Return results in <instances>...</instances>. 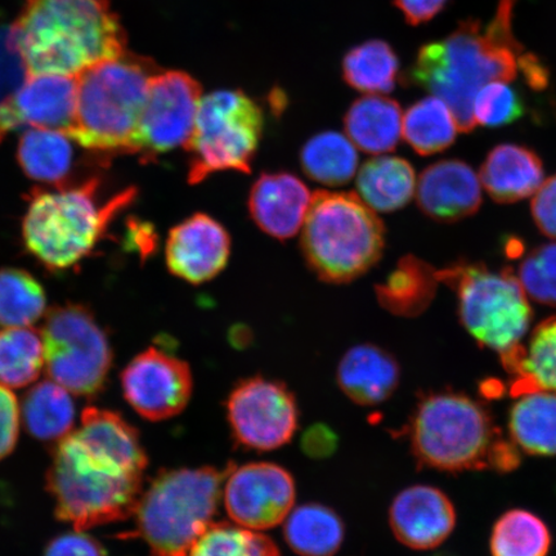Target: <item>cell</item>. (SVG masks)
<instances>
[{
    "instance_id": "cell-1",
    "label": "cell",
    "mask_w": 556,
    "mask_h": 556,
    "mask_svg": "<svg viewBox=\"0 0 556 556\" xmlns=\"http://www.w3.org/2000/svg\"><path fill=\"white\" fill-rule=\"evenodd\" d=\"M148 467L135 427L119 414L87 407L80 426L53 450L47 489L55 516L76 531L134 517Z\"/></svg>"
},
{
    "instance_id": "cell-2",
    "label": "cell",
    "mask_w": 556,
    "mask_h": 556,
    "mask_svg": "<svg viewBox=\"0 0 556 556\" xmlns=\"http://www.w3.org/2000/svg\"><path fill=\"white\" fill-rule=\"evenodd\" d=\"M517 0H498L490 24L464 20L442 40L424 45L408 72L412 85L446 102L458 131L476 128L472 104L491 81H511L521 73L526 54L513 33Z\"/></svg>"
},
{
    "instance_id": "cell-3",
    "label": "cell",
    "mask_w": 556,
    "mask_h": 556,
    "mask_svg": "<svg viewBox=\"0 0 556 556\" xmlns=\"http://www.w3.org/2000/svg\"><path fill=\"white\" fill-rule=\"evenodd\" d=\"M12 29L30 74L76 78L127 51L110 0H25Z\"/></svg>"
},
{
    "instance_id": "cell-4",
    "label": "cell",
    "mask_w": 556,
    "mask_h": 556,
    "mask_svg": "<svg viewBox=\"0 0 556 556\" xmlns=\"http://www.w3.org/2000/svg\"><path fill=\"white\" fill-rule=\"evenodd\" d=\"M407 435L421 468L510 472L520 464V451L506 440L491 409L462 392L424 394L416 403Z\"/></svg>"
},
{
    "instance_id": "cell-5",
    "label": "cell",
    "mask_w": 556,
    "mask_h": 556,
    "mask_svg": "<svg viewBox=\"0 0 556 556\" xmlns=\"http://www.w3.org/2000/svg\"><path fill=\"white\" fill-rule=\"evenodd\" d=\"M154 62L125 51L76 76V110L66 134L81 148L134 154Z\"/></svg>"
},
{
    "instance_id": "cell-6",
    "label": "cell",
    "mask_w": 556,
    "mask_h": 556,
    "mask_svg": "<svg viewBox=\"0 0 556 556\" xmlns=\"http://www.w3.org/2000/svg\"><path fill=\"white\" fill-rule=\"evenodd\" d=\"M99 180L79 186L34 189L23 220L25 247L43 266L64 270L76 266L92 252L110 220L131 204L136 190L129 189L100 205Z\"/></svg>"
},
{
    "instance_id": "cell-7",
    "label": "cell",
    "mask_w": 556,
    "mask_h": 556,
    "mask_svg": "<svg viewBox=\"0 0 556 556\" xmlns=\"http://www.w3.org/2000/svg\"><path fill=\"white\" fill-rule=\"evenodd\" d=\"M229 465L159 472L138 500L131 538L142 539L150 556H189L194 542L217 516Z\"/></svg>"
},
{
    "instance_id": "cell-8",
    "label": "cell",
    "mask_w": 556,
    "mask_h": 556,
    "mask_svg": "<svg viewBox=\"0 0 556 556\" xmlns=\"http://www.w3.org/2000/svg\"><path fill=\"white\" fill-rule=\"evenodd\" d=\"M386 228L357 194L318 191L302 227V252L323 281L357 280L379 262Z\"/></svg>"
},
{
    "instance_id": "cell-9",
    "label": "cell",
    "mask_w": 556,
    "mask_h": 556,
    "mask_svg": "<svg viewBox=\"0 0 556 556\" xmlns=\"http://www.w3.org/2000/svg\"><path fill=\"white\" fill-rule=\"evenodd\" d=\"M438 278L456 291L462 323L477 343L500 357L521 344L532 309L510 268L493 273L482 264L462 263L438 270Z\"/></svg>"
},
{
    "instance_id": "cell-10",
    "label": "cell",
    "mask_w": 556,
    "mask_h": 556,
    "mask_svg": "<svg viewBox=\"0 0 556 556\" xmlns=\"http://www.w3.org/2000/svg\"><path fill=\"white\" fill-rule=\"evenodd\" d=\"M263 129L262 108L242 90H217L203 97L186 146L189 184L199 185L220 172L252 173Z\"/></svg>"
},
{
    "instance_id": "cell-11",
    "label": "cell",
    "mask_w": 556,
    "mask_h": 556,
    "mask_svg": "<svg viewBox=\"0 0 556 556\" xmlns=\"http://www.w3.org/2000/svg\"><path fill=\"white\" fill-rule=\"evenodd\" d=\"M41 337L48 379L78 397H94L106 384L113 351L92 312L79 304L54 307Z\"/></svg>"
},
{
    "instance_id": "cell-12",
    "label": "cell",
    "mask_w": 556,
    "mask_h": 556,
    "mask_svg": "<svg viewBox=\"0 0 556 556\" xmlns=\"http://www.w3.org/2000/svg\"><path fill=\"white\" fill-rule=\"evenodd\" d=\"M200 83L190 74L169 70L151 79L134 154L143 162L189 144L203 99Z\"/></svg>"
},
{
    "instance_id": "cell-13",
    "label": "cell",
    "mask_w": 556,
    "mask_h": 556,
    "mask_svg": "<svg viewBox=\"0 0 556 556\" xmlns=\"http://www.w3.org/2000/svg\"><path fill=\"white\" fill-rule=\"evenodd\" d=\"M227 420L235 441L254 451H274L293 440L299 422L294 394L281 381L241 380L227 399Z\"/></svg>"
},
{
    "instance_id": "cell-14",
    "label": "cell",
    "mask_w": 556,
    "mask_h": 556,
    "mask_svg": "<svg viewBox=\"0 0 556 556\" xmlns=\"http://www.w3.org/2000/svg\"><path fill=\"white\" fill-rule=\"evenodd\" d=\"M295 497V481L287 469L274 463H250L231 465L222 502L235 525L264 532L283 523Z\"/></svg>"
},
{
    "instance_id": "cell-15",
    "label": "cell",
    "mask_w": 556,
    "mask_h": 556,
    "mask_svg": "<svg viewBox=\"0 0 556 556\" xmlns=\"http://www.w3.org/2000/svg\"><path fill=\"white\" fill-rule=\"evenodd\" d=\"M124 399L149 421H164L184 413L193 391L189 364L149 348L139 353L121 375Z\"/></svg>"
},
{
    "instance_id": "cell-16",
    "label": "cell",
    "mask_w": 556,
    "mask_h": 556,
    "mask_svg": "<svg viewBox=\"0 0 556 556\" xmlns=\"http://www.w3.org/2000/svg\"><path fill=\"white\" fill-rule=\"evenodd\" d=\"M231 238L227 229L205 213H197L172 228L165 258L170 273L200 285L213 280L227 266Z\"/></svg>"
},
{
    "instance_id": "cell-17",
    "label": "cell",
    "mask_w": 556,
    "mask_h": 556,
    "mask_svg": "<svg viewBox=\"0 0 556 556\" xmlns=\"http://www.w3.org/2000/svg\"><path fill=\"white\" fill-rule=\"evenodd\" d=\"M456 520L455 505L446 493L427 484L407 486L389 509L394 538L417 552L440 547L454 532Z\"/></svg>"
},
{
    "instance_id": "cell-18",
    "label": "cell",
    "mask_w": 556,
    "mask_h": 556,
    "mask_svg": "<svg viewBox=\"0 0 556 556\" xmlns=\"http://www.w3.org/2000/svg\"><path fill=\"white\" fill-rule=\"evenodd\" d=\"M76 110V78L60 74H30L10 102L0 104V124L7 131L30 128L68 131Z\"/></svg>"
},
{
    "instance_id": "cell-19",
    "label": "cell",
    "mask_w": 556,
    "mask_h": 556,
    "mask_svg": "<svg viewBox=\"0 0 556 556\" xmlns=\"http://www.w3.org/2000/svg\"><path fill=\"white\" fill-rule=\"evenodd\" d=\"M313 194L288 172L263 173L249 193V213L270 238L288 240L301 231Z\"/></svg>"
},
{
    "instance_id": "cell-20",
    "label": "cell",
    "mask_w": 556,
    "mask_h": 556,
    "mask_svg": "<svg viewBox=\"0 0 556 556\" xmlns=\"http://www.w3.org/2000/svg\"><path fill=\"white\" fill-rule=\"evenodd\" d=\"M416 197L428 217L440 222L460 220L481 206V179L468 164L444 160L422 172Z\"/></svg>"
},
{
    "instance_id": "cell-21",
    "label": "cell",
    "mask_w": 556,
    "mask_h": 556,
    "mask_svg": "<svg viewBox=\"0 0 556 556\" xmlns=\"http://www.w3.org/2000/svg\"><path fill=\"white\" fill-rule=\"evenodd\" d=\"M339 388L359 406H378L392 397L401 381V367L393 354L374 344L346 351L337 370Z\"/></svg>"
},
{
    "instance_id": "cell-22",
    "label": "cell",
    "mask_w": 556,
    "mask_h": 556,
    "mask_svg": "<svg viewBox=\"0 0 556 556\" xmlns=\"http://www.w3.org/2000/svg\"><path fill=\"white\" fill-rule=\"evenodd\" d=\"M481 182L497 203H516L536 193L544 182V168L539 156L523 146L500 144L485 159Z\"/></svg>"
},
{
    "instance_id": "cell-23",
    "label": "cell",
    "mask_w": 556,
    "mask_h": 556,
    "mask_svg": "<svg viewBox=\"0 0 556 556\" xmlns=\"http://www.w3.org/2000/svg\"><path fill=\"white\" fill-rule=\"evenodd\" d=\"M510 375V394L547 391L556 393V316L533 330L526 344L500 357Z\"/></svg>"
},
{
    "instance_id": "cell-24",
    "label": "cell",
    "mask_w": 556,
    "mask_h": 556,
    "mask_svg": "<svg viewBox=\"0 0 556 556\" xmlns=\"http://www.w3.org/2000/svg\"><path fill=\"white\" fill-rule=\"evenodd\" d=\"M402 123L399 102L381 94L361 97L344 117L346 137L370 155L387 154L397 148Z\"/></svg>"
},
{
    "instance_id": "cell-25",
    "label": "cell",
    "mask_w": 556,
    "mask_h": 556,
    "mask_svg": "<svg viewBox=\"0 0 556 556\" xmlns=\"http://www.w3.org/2000/svg\"><path fill=\"white\" fill-rule=\"evenodd\" d=\"M514 399L507 415L514 446L531 456H556V393L536 391Z\"/></svg>"
},
{
    "instance_id": "cell-26",
    "label": "cell",
    "mask_w": 556,
    "mask_h": 556,
    "mask_svg": "<svg viewBox=\"0 0 556 556\" xmlns=\"http://www.w3.org/2000/svg\"><path fill=\"white\" fill-rule=\"evenodd\" d=\"M74 142L64 130L27 129L17 148L21 169L37 182L68 186L74 166Z\"/></svg>"
},
{
    "instance_id": "cell-27",
    "label": "cell",
    "mask_w": 556,
    "mask_h": 556,
    "mask_svg": "<svg viewBox=\"0 0 556 556\" xmlns=\"http://www.w3.org/2000/svg\"><path fill=\"white\" fill-rule=\"evenodd\" d=\"M20 412L27 432L41 442L58 443L75 429L72 393L51 379L38 382L26 393Z\"/></svg>"
},
{
    "instance_id": "cell-28",
    "label": "cell",
    "mask_w": 556,
    "mask_h": 556,
    "mask_svg": "<svg viewBox=\"0 0 556 556\" xmlns=\"http://www.w3.org/2000/svg\"><path fill=\"white\" fill-rule=\"evenodd\" d=\"M358 197L374 212L391 213L409 203L416 191L415 170L405 159L368 160L357 176Z\"/></svg>"
},
{
    "instance_id": "cell-29",
    "label": "cell",
    "mask_w": 556,
    "mask_h": 556,
    "mask_svg": "<svg viewBox=\"0 0 556 556\" xmlns=\"http://www.w3.org/2000/svg\"><path fill=\"white\" fill-rule=\"evenodd\" d=\"M282 525L285 541L301 556H333L345 538L342 518L321 504L294 507Z\"/></svg>"
},
{
    "instance_id": "cell-30",
    "label": "cell",
    "mask_w": 556,
    "mask_h": 556,
    "mask_svg": "<svg viewBox=\"0 0 556 556\" xmlns=\"http://www.w3.org/2000/svg\"><path fill=\"white\" fill-rule=\"evenodd\" d=\"M438 282V270L415 256H405L387 281L378 285V301L395 316H419L432 303Z\"/></svg>"
},
{
    "instance_id": "cell-31",
    "label": "cell",
    "mask_w": 556,
    "mask_h": 556,
    "mask_svg": "<svg viewBox=\"0 0 556 556\" xmlns=\"http://www.w3.org/2000/svg\"><path fill=\"white\" fill-rule=\"evenodd\" d=\"M343 79L348 86L366 94L392 92L399 83L400 60L384 40H368L344 55Z\"/></svg>"
},
{
    "instance_id": "cell-32",
    "label": "cell",
    "mask_w": 556,
    "mask_h": 556,
    "mask_svg": "<svg viewBox=\"0 0 556 556\" xmlns=\"http://www.w3.org/2000/svg\"><path fill=\"white\" fill-rule=\"evenodd\" d=\"M302 169L317 184L344 186L358 168L356 146L338 131L313 136L301 151Z\"/></svg>"
},
{
    "instance_id": "cell-33",
    "label": "cell",
    "mask_w": 556,
    "mask_h": 556,
    "mask_svg": "<svg viewBox=\"0 0 556 556\" xmlns=\"http://www.w3.org/2000/svg\"><path fill=\"white\" fill-rule=\"evenodd\" d=\"M457 130L451 109L435 96L416 102L403 116L402 135L421 156L448 149L455 141Z\"/></svg>"
},
{
    "instance_id": "cell-34",
    "label": "cell",
    "mask_w": 556,
    "mask_h": 556,
    "mask_svg": "<svg viewBox=\"0 0 556 556\" xmlns=\"http://www.w3.org/2000/svg\"><path fill=\"white\" fill-rule=\"evenodd\" d=\"M553 545L551 528L526 509L507 510L493 525L492 556H547Z\"/></svg>"
},
{
    "instance_id": "cell-35",
    "label": "cell",
    "mask_w": 556,
    "mask_h": 556,
    "mask_svg": "<svg viewBox=\"0 0 556 556\" xmlns=\"http://www.w3.org/2000/svg\"><path fill=\"white\" fill-rule=\"evenodd\" d=\"M45 370L41 332L30 328L0 330V384L18 389L33 384Z\"/></svg>"
},
{
    "instance_id": "cell-36",
    "label": "cell",
    "mask_w": 556,
    "mask_h": 556,
    "mask_svg": "<svg viewBox=\"0 0 556 556\" xmlns=\"http://www.w3.org/2000/svg\"><path fill=\"white\" fill-rule=\"evenodd\" d=\"M43 287L23 269L0 270V328H29L45 316Z\"/></svg>"
},
{
    "instance_id": "cell-37",
    "label": "cell",
    "mask_w": 556,
    "mask_h": 556,
    "mask_svg": "<svg viewBox=\"0 0 556 556\" xmlns=\"http://www.w3.org/2000/svg\"><path fill=\"white\" fill-rule=\"evenodd\" d=\"M189 556H280V551L263 532L214 521L194 542Z\"/></svg>"
},
{
    "instance_id": "cell-38",
    "label": "cell",
    "mask_w": 556,
    "mask_h": 556,
    "mask_svg": "<svg viewBox=\"0 0 556 556\" xmlns=\"http://www.w3.org/2000/svg\"><path fill=\"white\" fill-rule=\"evenodd\" d=\"M472 114L477 124L502 127L518 121L525 114V106L509 81L497 80L479 90L472 104Z\"/></svg>"
},
{
    "instance_id": "cell-39",
    "label": "cell",
    "mask_w": 556,
    "mask_h": 556,
    "mask_svg": "<svg viewBox=\"0 0 556 556\" xmlns=\"http://www.w3.org/2000/svg\"><path fill=\"white\" fill-rule=\"evenodd\" d=\"M518 277L534 301L556 305V243H547L528 254L520 264Z\"/></svg>"
},
{
    "instance_id": "cell-40",
    "label": "cell",
    "mask_w": 556,
    "mask_h": 556,
    "mask_svg": "<svg viewBox=\"0 0 556 556\" xmlns=\"http://www.w3.org/2000/svg\"><path fill=\"white\" fill-rule=\"evenodd\" d=\"M30 72L13 37L12 25L0 24V104L10 102Z\"/></svg>"
},
{
    "instance_id": "cell-41",
    "label": "cell",
    "mask_w": 556,
    "mask_h": 556,
    "mask_svg": "<svg viewBox=\"0 0 556 556\" xmlns=\"http://www.w3.org/2000/svg\"><path fill=\"white\" fill-rule=\"evenodd\" d=\"M21 412L16 395L0 384V460L15 450L20 433Z\"/></svg>"
},
{
    "instance_id": "cell-42",
    "label": "cell",
    "mask_w": 556,
    "mask_h": 556,
    "mask_svg": "<svg viewBox=\"0 0 556 556\" xmlns=\"http://www.w3.org/2000/svg\"><path fill=\"white\" fill-rule=\"evenodd\" d=\"M43 556H108L99 541L86 531L67 532L53 539Z\"/></svg>"
},
{
    "instance_id": "cell-43",
    "label": "cell",
    "mask_w": 556,
    "mask_h": 556,
    "mask_svg": "<svg viewBox=\"0 0 556 556\" xmlns=\"http://www.w3.org/2000/svg\"><path fill=\"white\" fill-rule=\"evenodd\" d=\"M532 214L540 231L556 239V176L546 179L534 193Z\"/></svg>"
},
{
    "instance_id": "cell-44",
    "label": "cell",
    "mask_w": 556,
    "mask_h": 556,
    "mask_svg": "<svg viewBox=\"0 0 556 556\" xmlns=\"http://www.w3.org/2000/svg\"><path fill=\"white\" fill-rule=\"evenodd\" d=\"M450 0H394V5L401 11L406 23L413 26L432 21L446 9Z\"/></svg>"
},
{
    "instance_id": "cell-45",
    "label": "cell",
    "mask_w": 556,
    "mask_h": 556,
    "mask_svg": "<svg viewBox=\"0 0 556 556\" xmlns=\"http://www.w3.org/2000/svg\"><path fill=\"white\" fill-rule=\"evenodd\" d=\"M338 446V438L330 428L317 424L305 432L302 440V447L311 457L324 458L328 457L336 451Z\"/></svg>"
}]
</instances>
